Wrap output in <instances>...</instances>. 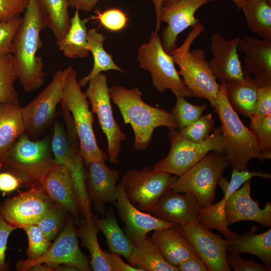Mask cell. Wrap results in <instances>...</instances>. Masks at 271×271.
Returning <instances> with one entry per match:
<instances>
[{"mask_svg":"<svg viewBox=\"0 0 271 271\" xmlns=\"http://www.w3.org/2000/svg\"><path fill=\"white\" fill-rule=\"evenodd\" d=\"M46 27L36 0H30L12 44V54L19 72L20 83L26 92L42 86L46 73L43 58L37 56L42 47L40 34Z\"/></svg>","mask_w":271,"mask_h":271,"instance_id":"1","label":"cell"},{"mask_svg":"<svg viewBox=\"0 0 271 271\" xmlns=\"http://www.w3.org/2000/svg\"><path fill=\"white\" fill-rule=\"evenodd\" d=\"M109 94L119 109L124 123L130 124L132 128L134 150H146L151 144L157 127L165 126L170 130L178 128L172 113L143 101L142 92L137 87L129 89L113 85L109 88Z\"/></svg>","mask_w":271,"mask_h":271,"instance_id":"2","label":"cell"},{"mask_svg":"<svg viewBox=\"0 0 271 271\" xmlns=\"http://www.w3.org/2000/svg\"><path fill=\"white\" fill-rule=\"evenodd\" d=\"M226 83H221L214 111L221 122V134L224 155L233 169L248 170L247 165L253 158L260 162L270 159L271 152L262 153L256 139L230 106L226 95Z\"/></svg>","mask_w":271,"mask_h":271,"instance_id":"3","label":"cell"},{"mask_svg":"<svg viewBox=\"0 0 271 271\" xmlns=\"http://www.w3.org/2000/svg\"><path fill=\"white\" fill-rule=\"evenodd\" d=\"M49 137L32 140L25 132L10 148L0 164V171L16 176L28 189L42 188V183L56 163Z\"/></svg>","mask_w":271,"mask_h":271,"instance_id":"4","label":"cell"},{"mask_svg":"<svg viewBox=\"0 0 271 271\" xmlns=\"http://www.w3.org/2000/svg\"><path fill=\"white\" fill-rule=\"evenodd\" d=\"M204 29L200 23L193 26L182 45L170 54L179 67L178 72L185 85L196 97L206 99L214 108L220 84L211 71L205 51L202 49L190 50L193 42Z\"/></svg>","mask_w":271,"mask_h":271,"instance_id":"5","label":"cell"},{"mask_svg":"<svg viewBox=\"0 0 271 271\" xmlns=\"http://www.w3.org/2000/svg\"><path fill=\"white\" fill-rule=\"evenodd\" d=\"M72 67L65 80L61 102L70 113L79 142V153L87 166L94 161L105 162L108 157L98 147L93 128V112Z\"/></svg>","mask_w":271,"mask_h":271,"instance_id":"6","label":"cell"},{"mask_svg":"<svg viewBox=\"0 0 271 271\" xmlns=\"http://www.w3.org/2000/svg\"><path fill=\"white\" fill-rule=\"evenodd\" d=\"M51 144L56 164L66 165L71 172L84 220L87 223L93 221L91 202L86 187V172L79 153V142L74 125L69 123L65 127L62 124L55 123Z\"/></svg>","mask_w":271,"mask_h":271,"instance_id":"7","label":"cell"},{"mask_svg":"<svg viewBox=\"0 0 271 271\" xmlns=\"http://www.w3.org/2000/svg\"><path fill=\"white\" fill-rule=\"evenodd\" d=\"M138 61L142 68L150 72L157 91L163 93L170 89L175 95L196 97L181 78L171 55L164 50L158 32H152L149 42L140 46Z\"/></svg>","mask_w":271,"mask_h":271,"instance_id":"8","label":"cell"},{"mask_svg":"<svg viewBox=\"0 0 271 271\" xmlns=\"http://www.w3.org/2000/svg\"><path fill=\"white\" fill-rule=\"evenodd\" d=\"M230 165L224 154L210 151L203 158L178 177L171 190L194 194L203 208L213 204L217 185Z\"/></svg>","mask_w":271,"mask_h":271,"instance_id":"9","label":"cell"},{"mask_svg":"<svg viewBox=\"0 0 271 271\" xmlns=\"http://www.w3.org/2000/svg\"><path fill=\"white\" fill-rule=\"evenodd\" d=\"M167 136L171 147L167 156L157 163L153 169L179 177L203 158L210 151L224 153L220 126L216 127L209 137L200 143L183 138L179 130H170Z\"/></svg>","mask_w":271,"mask_h":271,"instance_id":"10","label":"cell"},{"mask_svg":"<svg viewBox=\"0 0 271 271\" xmlns=\"http://www.w3.org/2000/svg\"><path fill=\"white\" fill-rule=\"evenodd\" d=\"M177 178L146 166L140 170L127 171L121 182L129 201L139 209L151 214L159 199L171 189Z\"/></svg>","mask_w":271,"mask_h":271,"instance_id":"11","label":"cell"},{"mask_svg":"<svg viewBox=\"0 0 271 271\" xmlns=\"http://www.w3.org/2000/svg\"><path fill=\"white\" fill-rule=\"evenodd\" d=\"M74 220L72 215L68 218L63 228L43 255L35 260H19L16 270L28 271L34 265L46 263L54 271L62 264L74 266L79 270H91L87 257L79 247Z\"/></svg>","mask_w":271,"mask_h":271,"instance_id":"12","label":"cell"},{"mask_svg":"<svg viewBox=\"0 0 271 271\" xmlns=\"http://www.w3.org/2000/svg\"><path fill=\"white\" fill-rule=\"evenodd\" d=\"M85 93L91 104V110L97 115L99 125L106 136L108 159L111 163L117 164L121 142L126 138L113 116L107 76L102 73L98 74L88 82Z\"/></svg>","mask_w":271,"mask_h":271,"instance_id":"13","label":"cell"},{"mask_svg":"<svg viewBox=\"0 0 271 271\" xmlns=\"http://www.w3.org/2000/svg\"><path fill=\"white\" fill-rule=\"evenodd\" d=\"M72 67L70 65L57 71L49 84L28 105L22 108L25 132L29 136L41 133L54 120L56 108L62 98L65 80Z\"/></svg>","mask_w":271,"mask_h":271,"instance_id":"14","label":"cell"},{"mask_svg":"<svg viewBox=\"0 0 271 271\" xmlns=\"http://www.w3.org/2000/svg\"><path fill=\"white\" fill-rule=\"evenodd\" d=\"M55 203L42 188H33L6 199L0 206V214L15 228L37 224Z\"/></svg>","mask_w":271,"mask_h":271,"instance_id":"15","label":"cell"},{"mask_svg":"<svg viewBox=\"0 0 271 271\" xmlns=\"http://www.w3.org/2000/svg\"><path fill=\"white\" fill-rule=\"evenodd\" d=\"M177 228L189 241L209 271L231 270L227 260V239L213 233L199 221L184 226L178 224Z\"/></svg>","mask_w":271,"mask_h":271,"instance_id":"16","label":"cell"},{"mask_svg":"<svg viewBox=\"0 0 271 271\" xmlns=\"http://www.w3.org/2000/svg\"><path fill=\"white\" fill-rule=\"evenodd\" d=\"M254 177H258L269 180L271 174L261 171H249L248 170L237 171L233 169L229 182L221 177L218 184L224 192L223 198L218 203L211 204L201 209L199 222L209 229H216L227 239L236 237L238 234L231 231L227 226L225 219V209L229 196L247 180Z\"/></svg>","mask_w":271,"mask_h":271,"instance_id":"17","label":"cell"},{"mask_svg":"<svg viewBox=\"0 0 271 271\" xmlns=\"http://www.w3.org/2000/svg\"><path fill=\"white\" fill-rule=\"evenodd\" d=\"M114 203L118 214L125 224L124 233L134 245L140 243L152 231L177 226L178 224L156 218L136 207L127 197L121 181L116 185Z\"/></svg>","mask_w":271,"mask_h":271,"instance_id":"18","label":"cell"},{"mask_svg":"<svg viewBox=\"0 0 271 271\" xmlns=\"http://www.w3.org/2000/svg\"><path fill=\"white\" fill-rule=\"evenodd\" d=\"M209 0H178L163 6L160 21L165 22L167 27L162 31L160 38L164 50L169 54L177 48L178 36L190 27L199 23L195 17L199 8Z\"/></svg>","mask_w":271,"mask_h":271,"instance_id":"19","label":"cell"},{"mask_svg":"<svg viewBox=\"0 0 271 271\" xmlns=\"http://www.w3.org/2000/svg\"><path fill=\"white\" fill-rule=\"evenodd\" d=\"M240 38L227 40L218 33L211 37L210 49L213 56L208 62L216 80L221 83L244 79L241 63L237 53Z\"/></svg>","mask_w":271,"mask_h":271,"instance_id":"20","label":"cell"},{"mask_svg":"<svg viewBox=\"0 0 271 271\" xmlns=\"http://www.w3.org/2000/svg\"><path fill=\"white\" fill-rule=\"evenodd\" d=\"M104 162L89 163L86 179L89 200L101 216L106 212V204H114L116 200V183L120 178L119 171L109 168Z\"/></svg>","mask_w":271,"mask_h":271,"instance_id":"21","label":"cell"},{"mask_svg":"<svg viewBox=\"0 0 271 271\" xmlns=\"http://www.w3.org/2000/svg\"><path fill=\"white\" fill-rule=\"evenodd\" d=\"M251 179L246 181L241 188L235 190L228 197L225 209L227 226L242 221H252L263 227H271V203H266L263 208L258 201L250 195Z\"/></svg>","mask_w":271,"mask_h":271,"instance_id":"22","label":"cell"},{"mask_svg":"<svg viewBox=\"0 0 271 271\" xmlns=\"http://www.w3.org/2000/svg\"><path fill=\"white\" fill-rule=\"evenodd\" d=\"M202 208L192 193L182 194L170 189L159 199L151 214L160 219L184 226L199 221Z\"/></svg>","mask_w":271,"mask_h":271,"instance_id":"23","label":"cell"},{"mask_svg":"<svg viewBox=\"0 0 271 271\" xmlns=\"http://www.w3.org/2000/svg\"><path fill=\"white\" fill-rule=\"evenodd\" d=\"M238 51L244 53L242 69L252 74L259 87L271 86V39L240 38Z\"/></svg>","mask_w":271,"mask_h":271,"instance_id":"24","label":"cell"},{"mask_svg":"<svg viewBox=\"0 0 271 271\" xmlns=\"http://www.w3.org/2000/svg\"><path fill=\"white\" fill-rule=\"evenodd\" d=\"M42 188L55 204L70 212L78 222V200L72 175L66 165L56 164L44 178Z\"/></svg>","mask_w":271,"mask_h":271,"instance_id":"25","label":"cell"},{"mask_svg":"<svg viewBox=\"0 0 271 271\" xmlns=\"http://www.w3.org/2000/svg\"><path fill=\"white\" fill-rule=\"evenodd\" d=\"M177 226L155 230L151 237L165 260L174 266L188 258L198 256Z\"/></svg>","mask_w":271,"mask_h":271,"instance_id":"26","label":"cell"},{"mask_svg":"<svg viewBox=\"0 0 271 271\" xmlns=\"http://www.w3.org/2000/svg\"><path fill=\"white\" fill-rule=\"evenodd\" d=\"M258 228L252 227L247 232L227 239L228 253H251L258 257L270 271L271 270V229L258 234Z\"/></svg>","mask_w":271,"mask_h":271,"instance_id":"27","label":"cell"},{"mask_svg":"<svg viewBox=\"0 0 271 271\" xmlns=\"http://www.w3.org/2000/svg\"><path fill=\"white\" fill-rule=\"evenodd\" d=\"M227 99L233 110L250 118L255 111L259 88L250 74L244 73V79L226 83Z\"/></svg>","mask_w":271,"mask_h":271,"instance_id":"28","label":"cell"},{"mask_svg":"<svg viewBox=\"0 0 271 271\" xmlns=\"http://www.w3.org/2000/svg\"><path fill=\"white\" fill-rule=\"evenodd\" d=\"M19 104H0V164L18 139L25 132Z\"/></svg>","mask_w":271,"mask_h":271,"instance_id":"29","label":"cell"},{"mask_svg":"<svg viewBox=\"0 0 271 271\" xmlns=\"http://www.w3.org/2000/svg\"><path fill=\"white\" fill-rule=\"evenodd\" d=\"M79 11L76 10L74 16L70 18L67 33L61 40L56 42L64 56L71 59L85 58L90 53L87 27L90 19H81Z\"/></svg>","mask_w":271,"mask_h":271,"instance_id":"30","label":"cell"},{"mask_svg":"<svg viewBox=\"0 0 271 271\" xmlns=\"http://www.w3.org/2000/svg\"><path fill=\"white\" fill-rule=\"evenodd\" d=\"M131 265L143 271H179L177 266L170 265L162 255L159 247L148 235L133 246L127 260Z\"/></svg>","mask_w":271,"mask_h":271,"instance_id":"31","label":"cell"},{"mask_svg":"<svg viewBox=\"0 0 271 271\" xmlns=\"http://www.w3.org/2000/svg\"><path fill=\"white\" fill-rule=\"evenodd\" d=\"M93 220L104 234L110 252L122 255L128 260L134 245L119 227L113 211L105 212L101 217L94 215Z\"/></svg>","mask_w":271,"mask_h":271,"instance_id":"32","label":"cell"},{"mask_svg":"<svg viewBox=\"0 0 271 271\" xmlns=\"http://www.w3.org/2000/svg\"><path fill=\"white\" fill-rule=\"evenodd\" d=\"M105 40V37L96 29L92 28L88 30L87 41L89 51L93 56V65L90 73L79 81L81 87L85 86L103 71L112 70L124 72L114 63L112 56L104 49L103 42Z\"/></svg>","mask_w":271,"mask_h":271,"instance_id":"33","label":"cell"},{"mask_svg":"<svg viewBox=\"0 0 271 271\" xmlns=\"http://www.w3.org/2000/svg\"><path fill=\"white\" fill-rule=\"evenodd\" d=\"M46 27L49 28L56 39L61 40L67 33L70 18L68 0H36Z\"/></svg>","mask_w":271,"mask_h":271,"instance_id":"34","label":"cell"},{"mask_svg":"<svg viewBox=\"0 0 271 271\" xmlns=\"http://www.w3.org/2000/svg\"><path fill=\"white\" fill-rule=\"evenodd\" d=\"M250 30L261 39H271V5L266 0H247L241 9Z\"/></svg>","mask_w":271,"mask_h":271,"instance_id":"35","label":"cell"},{"mask_svg":"<svg viewBox=\"0 0 271 271\" xmlns=\"http://www.w3.org/2000/svg\"><path fill=\"white\" fill-rule=\"evenodd\" d=\"M98 231L99 229L94 220L89 223L83 220L79 224V228L77 229L78 237L80 239L83 246L89 252L91 269L94 271H112L104 250L99 245L97 239Z\"/></svg>","mask_w":271,"mask_h":271,"instance_id":"36","label":"cell"},{"mask_svg":"<svg viewBox=\"0 0 271 271\" xmlns=\"http://www.w3.org/2000/svg\"><path fill=\"white\" fill-rule=\"evenodd\" d=\"M18 78V70L13 54L0 55V104L20 103L14 86Z\"/></svg>","mask_w":271,"mask_h":271,"instance_id":"37","label":"cell"},{"mask_svg":"<svg viewBox=\"0 0 271 271\" xmlns=\"http://www.w3.org/2000/svg\"><path fill=\"white\" fill-rule=\"evenodd\" d=\"M176 102L171 113L179 129L189 124L201 116L207 108V105L193 104L188 102L185 97L175 95Z\"/></svg>","mask_w":271,"mask_h":271,"instance_id":"38","label":"cell"},{"mask_svg":"<svg viewBox=\"0 0 271 271\" xmlns=\"http://www.w3.org/2000/svg\"><path fill=\"white\" fill-rule=\"evenodd\" d=\"M215 118L211 113L202 115L185 127L179 129L184 139L195 143H200L209 137L214 129Z\"/></svg>","mask_w":271,"mask_h":271,"instance_id":"39","label":"cell"},{"mask_svg":"<svg viewBox=\"0 0 271 271\" xmlns=\"http://www.w3.org/2000/svg\"><path fill=\"white\" fill-rule=\"evenodd\" d=\"M68 212L55 204L51 210L36 225L51 241L63 228Z\"/></svg>","mask_w":271,"mask_h":271,"instance_id":"40","label":"cell"},{"mask_svg":"<svg viewBox=\"0 0 271 271\" xmlns=\"http://www.w3.org/2000/svg\"><path fill=\"white\" fill-rule=\"evenodd\" d=\"M28 239L26 255L28 260H35L43 255L51 243L36 224L28 225L22 228Z\"/></svg>","mask_w":271,"mask_h":271,"instance_id":"41","label":"cell"},{"mask_svg":"<svg viewBox=\"0 0 271 271\" xmlns=\"http://www.w3.org/2000/svg\"><path fill=\"white\" fill-rule=\"evenodd\" d=\"M96 16L92 15L90 20H95L106 30L117 32L123 30L128 23V17L121 10L117 8L107 9L103 12L95 11Z\"/></svg>","mask_w":271,"mask_h":271,"instance_id":"42","label":"cell"},{"mask_svg":"<svg viewBox=\"0 0 271 271\" xmlns=\"http://www.w3.org/2000/svg\"><path fill=\"white\" fill-rule=\"evenodd\" d=\"M22 18L19 17L10 20L0 22V55L12 53V44Z\"/></svg>","mask_w":271,"mask_h":271,"instance_id":"43","label":"cell"},{"mask_svg":"<svg viewBox=\"0 0 271 271\" xmlns=\"http://www.w3.org/2000/svg\"><path fill=\"white\" fill-rule=\"evenodd\" d=\"M249 129L256 139L260 151L271 152V115L265 116L256 123H250Z\"/></svg>","mask_w":271,"mask_h":271,"instance_id":"44","label":"cell"},{"mask_svg":"<svg viewBox=\"0 0 271 271\" xmlns=\"http://www.w3.org/2000/svg\"><path fill=\"white\" fill-rule=\"evenodd\" d=\"M271 115V86L259 87L255 111L250 118V124L259 122L263 117Z\"/></svg>","mask_w":271,"mask_h":271,"instance_id":"45","label":"cell"},{"mask_svg":"<svg viewBox=\"0 0 271 271\" xmlns=\"http://www.w3.org/2000/svg\"><path fill=\"white\" fill-rule=\"evenodd\" d=\"M30 0H0V22L19 17L27 8Z\"/></svg>","mask_w":271,"mask_h":271,"instance_id":"46","label":"cell"},{"mask_svg":"<svg viewBox=\"0 0 271 271\" xmlns=\"http://www.w3.org/2000/svg\"><path fill=\"white\" fill-rule=\"evenodd\" d=\"M240 254L236 253H227V263L235 271H269L263 263L260 264L254 260L244 259Z\"/></svg>","mask_w":271,"mask_h":271,"instance_id":"47","label":"cell"},{"mask_svg":"<svg viewBox=\"0 0 271 271\" xmlns=\"http://www.w3.org/2000/svg\"><path fill=\"white\" fill-rule=\"evenodd\" d=\"M16 229L7 223L0 214V271L10 269L9 263L6 260V251L9 237Z\"/></svg>","mask_w":271,"mask_h":271,"instance_id":"48","label":"cell"},{"mask_svg":"<svg viewBox=\"0 0 271 271\" xmlns=\"http://www.w3.org/2000/svg\"><path fill=\"white\" fill-rule=\"evenodd\" d=\"M20 186L21 181L16 176L7 172H0V191L3 195L10 193Z\"/></svg>","mask_w":271,"mask_h":271,"instance_id":"49","label":"cell"},{"mask_svg":"<svg viewBox=\"0 0 271 271\" xmlns=\"http://www.w3.org/2000/svg\"><path fill=\"white\" fill-rule=\"evenodd\" d=\"M104 252L112 271H143L140 268L124 262L119 254L106 250H104Z\"/></svg>","mask_w":271,"mask_h":271,"instance_id":"50","label":"cell"},{"mask_svg":"<svg viewBox=\"0 0 271 271\" xmlns=\"http://www.w3.org/2000/svg\"><path fill=\"white\" fill-rule=\"evenodd\" d=\"M177 267L181 271H209L207 266L198 256L187 258L180 263Z\"/></svg>","mask_w":271,"mask_h":271,"instance_id":"51","label":"cell"},{"mask_svg":"<svg viewBox=\"0 0 271 271\" xmlns=\"http://www.w3.org/2000/svg\"><path fill=\"white\" fill-rule=\"evenodd\" d=\"M100 0H68L70 7L84 12L91 11Z\"/></svg>","mask_w":271,"mask_h":271,"instance_id":"52","label":"cell"},{"mask_svg":"<svg viewBox=\"0 0 271 271\" xmlns=\"http://www.w3.org/2000/svg\"><path fill=\"white\" fill-rule=\"evenodd\" d=\"M153 3L156 14V29L155 31L158 32L161 29V23L160 21V15L162 7H163L162 0H151Z\"/></svg>","mask_w":271,"mask_h":271,"instance_id":"53","label":"cell"},{"mask_svg":"<svg viewBox=\"0 0 271 271\" xmlns=\"http://www.w3.org/2000/svg\"><path fill=\"white\" fill-rule=\"evenodd\" d=\"M29 270L33 271H54V269L46 263H39L31 266Z\"/></svg>","mask_w":271,"mask_h":271,"instance_id":"54","label":"cell"},{"mask_svg":"<svg viewBox=\"0 0 271 271\" xmlns=\"http://www.w3.org/2000/svg\"><path fill=\"white\" fill-rule=\"evenodd\" d=\"M209 1H211L213 0H209ZM231 1H233L235 3L238 10L241 9L246 2V0H231Z\"/></svg>","mask_w":271,"mask_h":271,"instance_id":"55","label":"cell"},{"mask_svg":"<svg viewBox=\"0 0 271 271\" xmlns=\"http://www.w3.org/2000/svg\"><path fill=\"white\" fill-rule=\"evenodd\" d=\"M178 0H162L163 6L167 5Z\"/></svg>","mask_w":271,"mask_h":271,"instance_id":"56","label":"cell"},{"mask_svg":"<svg viewBox=\"0 0 271 271\" xmlns=\"http://www.w3.org/2000/svg\"><path fill=\"white\" fill-rule=\"evenodd\" d=\"M246 1H247V0H246ZM266 1H267V2H270V3L271 2V0H266Z\"/></svg>","mask_w":271,"mask_h":271,"instance_id":"57","label":"cell"}]
</instances>
